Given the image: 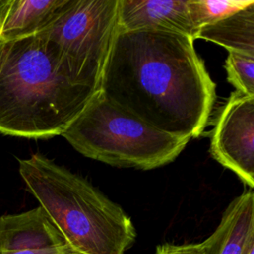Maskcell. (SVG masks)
Listing matches in <instances>:
<instances>
[{
  "instance_id": "cell-3",
  "label": "cell",
  "mask_w": 254,
  "mask_h": 254,
  "mask_svg": "<svg viewBox=\"0 0 254 254\" xmlns=\"http://www.w3.org/2000/svg\"><path fill=\"white\" fill-rule=\"evenodd\" d=\"M19 173L77 254H125L135 243L130 216L81 176L39 153L19 160Z\"/></svg>"
},
{
  "instance_id": "cell-12",
  "label": "cell",
  "mask_w": 254,
  "mask_h": 254,
  "mask_svg": "<svg viewBox=\"0 0 254 254\" xmlns=\"http://www.w3.org/2000/svg\"><path fill=\"white\" fill-rule=\"evenodd\" d=\"M252 3L254 0H189L188 6L197 32L199 28L215 23Z\"/></svg>"
},
{
  "instance_id": "cell-15",
  "label": "cell",
  "mask_w": 254,
  "mask_h": 254,
  "mask_svg": "<svg viewBox=\"0 0 254 254\" xmlns=\"http://www.w3.org/2000/svg\"><path fill=\"white\" fill-rule=\"evenodd\" d=\"M242 254H254V237H251L246 243Z\"/></svg>"
},
{
  "instance_id": "cell-10",
  "label": "cell",
  "mask_w": 254,
  "mask_h": 254,
  "mask_svg": "<svg viewBox=\"0 0 254 254\" xmlns=\"http://www.w3.org/2000/svg\"><path fill=\"white\" fill-rule=\"evenodd\" d=\"M254 237V191L252 189L235 197L222 213L212 234L205 239V254H242Z\"/></svg>"
},
{
  "instance_id": "cell-11",
  "label": "cell",
  "mask_w": 254,
  "mask_h": 254,
  "mask_svg": "<svg viewBox=\"0 0 254 254\" xmlns=\"http://www.w3.org/2000/svg\"><path fill=\"white\" fill-rule=\"evenodd\" d=\"M217 44L228 52L254 57V3L199 28L195 38Z\"/></svg>"
},
{
  "instance_id": "cell-4",
  "label": "cell",
  "mask_w": 254,
  "mask_h": 254,
  "mask_svg": "<svg viewBox=\"0 0 254 254\" xmlns=\"http://www.w3.org/2000/svg\"><path fill=\"white\" fill-rule=\"evenodd\" d=\"M61 136L84 157L140 170L170 164L190 141L150 126L112 103L100 90Z\"/></svg>"
},
{
  "instance_id": "cell-13",
  "label": "cell",
  "mask_w": 254,
  "mask_h": 254,
  "mask_svg": "<svg viewBox=\"0 0 254 254\" xmlns=\"http://www.w3.org/2000/svg\"><path fill=\"white\" fill-rule=\"evenodd\" d=\"M224 68L227 80L236 88V91L254 95V57L228 52Z\"/></svg>"
},
{
  "instance_id": "cell-5",
  "label": "cell",
  "mask_w": 254,
  "mask_h": 254,
  "mask_svg": "<svg viewBox=\"0 0 254 254\" xmlns=\"http://www.w3.org/2000/svg\"><path fill=\"white\" fill-rule=\"evenodd\" d=\"M118 31V0H71L37 35L74 83L98 90Z\"/></svg>"
},
{
  "instance_id": "cell-6",
  "label": "cell",
  "mask_w": 254,
  "mask_h": 254,
  "mask_svg": "<svg viewBox=\"0 0 254 254\" xmlns=\"http://www.w3.org/2000/svg\"><path fill=\"white\" fill-rule=\"evenodd\" d=\"M210 154L254 188V95L233 92L220 110L210 137Z\"/></svg>"
},
{
  "instance_id": "cell-7",
  "label": "cell",
  "mask_w": 254,
  "mask_h": 254,
  "mask_svg": "<svg viewBox=\"0 0 254 254\" xmlns=\"http://www.w3.org/2000/svg\"><path fill=\"white\" fill-rule=\"evenodd\" d=\"M0 254H77L42 206L0 217Z\"/></svg>"
},
{
  "instance_id": "cell-9",
  "label": "cell",
  "mask_w": 254,
  "mask_h": 254,
  "mask_svg": "<svg viewBox=\"0 0 254 254\" xmlns=\"http://www.w3.org/2000/svg\"><path fill=\"white\" fill-rule=\"evenodd\" d=\"M71 0H0V40L37 35L51 25Z\"/></svg>"
},
{
  "instance_id": "cell-1",
  "label": "cell",
  "mask_w": 254,
  "mask_h": 254,
  "mask_svg": "<svg viewBox=\"0 0 254 254\" xmlns=\"http://www.w3.org/2000/svg\"><path fill=\"white\" fill-rule=\"evenodd\" d=\"M193 42L172 32L118 29L98 90L160 131L198 137L215 102L216 85Z\"/></svg>"
},
{
  "instance_id": "cell-14",
  "label": "cell",
  "mask_w": 254,
  "mask_h": 254,
  "mask_svg": "<svg viewBox=\"0 0 254 254\" xmlns=\"http://www.w3.org/2000/svg\"><path fill=\"white\" fill-rule=\"evenodd\" d=\"M206 241L196 243H185V244H173L164 243L156 247L154 254H205L206 253Z\"/></svg>"
},
{
  "instance_id": "cell-8",
  "label": "cell",
  "mask_w": 254,
  "mask_h": 254,
  "mask_svg": "<svg viewBox=\"0 0 254 254\" xmlns=\"http://www.w3.org/2000/svg\"><path fill=\"white\" fill-rule=\"evenodd\" d=\"M188 5L189 0H118V29L166 31L194 40Z\"/></svg>"
},
{
  "instance_id": "cell-2",
  "label": "cell",
  "mask_w": 254,
  "mask_h": 254,
  "mask_svg": "<svg viewBox=\"0 0 254 254\" xmlns=\"http://www.w3.org/2000/svg\"><path fill=\"white\" fill-rule=\"evenodd\" d=\"M95 92L70 80L38 35L0 40V133L60 136Z\"/></svg>"
}]
</instances>
